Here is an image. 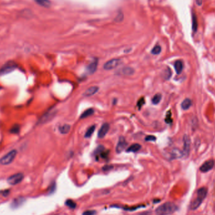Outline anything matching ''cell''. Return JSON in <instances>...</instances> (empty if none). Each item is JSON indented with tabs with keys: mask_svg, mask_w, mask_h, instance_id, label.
<instances>
[{
	"mask_svg": "<svg viewBox=\"0 0 215 215\" xmlns=\"http://www.w3.org/2000/svg\"><path fill=\"white\" fill-rule=\"evenodd\" d=\"M196 3L199 6L201 5H202V0H196Z\"/></svg>",
	"mask_w": 215,
	"mask_h": 215,
	"instance_id": "34",
	"label": "cell"
},
{
	"mask_svg": "<svg viewBox=\"0 0 215 215\" xmlns=\"http://www.w3.org/2000/svg\"><path fill=\"white\" fill-rule=\"evenodd\" d=\"M145 140L146 141H155L156 140V137L155 136L153 135H148L147 136L145 137Z\"/></svg>",
	"mask_w": 215,
	"mask_h": 215,
	"instance_id": "33",
	"label": "cell"
},
{
	"mask_svg": "<svg viewBox=\"0 0 215 215\" xmlns=\"http://www.w3.org/2000/svg\"><path fill=\"white\" fill-rule=\"evenodd\" d=\"M16 64L14 62H8L0 68V76L5 75L12 72L16 68Z\"/></svg>",
	"mask_w": 215,
	"mask_h": 215,
	"instance_id": "3",
	"label": "cell"
},
{
	"mask_svg": "<svg viewBox=\"0 0 215 215\" xmlns=\"http://www.w3.org/2000/svg\"><path fill=\"white\" fill-rule=\"evenodd\" d=\"M98 90H99V88L97 87V86H92V87H91V88H88L86 91L84 92L83 96H86V97L91 96H92V95H95L96 93L98 91Z\"/></svg>",
	"mask_w": 215,
	"mask_h": 215,
	"instance_id": "12",
	"label": "cell"
},
{
	"mask_svg": "<svg viewBox=\"0 0 215 215\" xmlns=\"http://www.w3.org/2000/svg\"><path fill=\"white\" fill-rule=\"evenodd\" d=\"M66 205L71 209H74L76 207V203L73 200H71V199H68L66 201Z\"/></svg>",
	"mask_w": 215,
	"mask_h": 215,
	"instance_id": "26",
	"label": "cell"
},
{
	"mask_svg": "<svg viewBox=\"0 0 215 215\" xmlns=\"http://www.w3.org/2000/svg\"><path fill=\"white\" fill-rule=\"evenodd\" d=\"M98 64V61L97 59H95L88 66L87 70L89 74H93L94 73H95V71L97 69Z\"/></svg>",
	"mask_w": 215,
	"mask_h": 215,
	"instance_id": "13",
	"label": "cell"
},
{
	"mask_svg": "<svg viewBox=\"0 0 215 215\" xmlns=\"http://www.w3.org/2000/svg\"><path fill=\"white\" fill-rule=\"evenodd\" d=\"M95 128H96V126L95 125H92L91 126H90L88 129V130L86 131V134H85V138H89L92 135V133H94L95 130Z\"/></svg>",
	"mask_w": 215,
	"mask_h": 215,
	"instance_id": "21",
	"label": "cell"
},
{
	"mask_svg": "<svg viewBox=\"0 0 215 215\" xmlns=\"http://www.w3.org/2000/svg\"><path fill=\"white\" fill-rule=\"evenodd\" d=\"M182 156H183L182 152H181L180 150H174L173 151V152H172V157H173L174 159L180 158V157H181Z\"/></svg>",
	"mask_w": 215,
	"mask_h": 215,
	"instance_id": "25",
	"label": "cell"
},
{
	"mask_svg": "<svg viewBox=\"0 0 215 215\" xmlns=\"http://www.w3.org/2000/svg\"><path fill=\"white\" fill-rule=\"evenodd\" d=\"M183 142H184V145H183L182 154L184 157H188L189 155L190 148H191V140L188 135H185L184 136Z\"/></svg>",
	"mask_w": 215,
	"mask_h": 215,
	"instance_id": "4",
	"label": "cell"
},
{
	"mask_svg": "<svg viewBox=\"0 0 215 215\" xmlns=\"http://www.w3.org/2000/svg\"><path fill=\"white\" fill-rule=\"evenodd\" d=\"M23 178H24V176L23 174L18 173L9 177L7 181H8V184H10V185H15L22 181Z\"/></svg>",
	"mask_w": 215,
	"mask_h": 215,
	"instance_id": "5",
	"label": "cell"
},
{
	"mask_svg": "<svg viewBox=\"0 0 215 215\" xmlns=\"http://www.w3.org/2000/svg\"><path fill=\"white\" fill-rule=\"evenodd\" d=\"M207 195V189L205 187L199 188L197 191V198L200 200L203 201Z\"/></svg>",
	"mask_w": 215,
	"mask_h": 215,
	"instance_id": "11",
	"label": "cell"
},
{
	"mask_svg": "<svg viewBox=\"0 0 215 215\" xmlns=\"http://www.w3.org/2000/svg\"><path fill=\"white\" fill-rule=\"evenodd\" d=\"M134 73V69L130 67H125L121 68L116 71V74L118 76H129Z\"/></svg>",
	"mask_w": 215,
	"mask_h": 215,
	"instance_id": "8",
	"label": "cell"
},
{
	"mask_svg": "<svg viewBox=\"0 0 215 215\" xmlns=\"http://www.w3.org/2000/svg\"><path fill=\"white\" fill-rule=\"evenodd\" d=\"M165 121H166V122L168 124H170L172 122H173V119L171 118V111H169L166 114V119H165Z\"/></svg>",
	"mask_w": 215,
	"mask_h": 215,
	"instance_id": "28",
	"label": "cell"
},
{
	"mask_svg": "<svg viewBox=\"0 0 215 215\" xmlns=\"http://www.w3.org/2000/svg\"><path fill=\"white\" fill-rule=\"evenodd\" d=\"M109 129H110V125L108 123H104L101 128L99 129V130L98 132V137L99 139H102V138H104L106 135L107 134V133L109 131Z\"/></svg>",
	"mask_w": 215,
	"mask_h": 215,
	"instance_id": "9",
	"label": "cell"
},
{
	"mask_svg": "<svg viewBox=\"0 0 215 215\" xmlns=\"http://www.w3.org/2000/svg\"><path fill=\"white\" fill-rule=\"evenodd\" d=\"M198 18L196 13L192 12V31L194 32H196L198 30Z\"/></svg>",
	"mask_w": 215,
	"mask_h": 215,
	"instance_id": "15",
	"label": "cell"
},
{
	"mask_svg": "<svg viewBox=\"0 0 215 215\" xmlns=\"http://www.w3.org/2000/svg\"><path fill=\"white\" fill-rule=\"evenodd\" d=\"M161 50H162L161 47L160 45H157L153 48L151 52L154 55H158V54H159L160 53Z\"/></svg>",
	"mask_w": 215,
	"mask_h": 215,
	"instance_id": "27",
	"label": "cell"
},
{
	"mask_svg": "<svg viewBox=\"0 0 215 215\" xmlns=\"http://www.w3.org/2000/svg\"><path fill=\"white\" fill-rule=\"evenodd\" d=\"M178 209L176 204L172 202H166L155 210L156 215H170L175 213Z\"/></svg>",
	"mask_w": 215,
	"mask_h": 215,
	"instance_id": "1",
	"label": "cell"
},
{
	"mask_svg": "<svg viewBox=\"0 0 215 215\" xmlns=\"http://www.w3.org/2000/svg\"><path fill=\"white\" fill-rule=\"evenodd\" d=\"M121 64V60L120 59H113L106 62L104 65L105 70H111L119 66Z\"/></svg>",
	"mask_w": 215,
	"mask_h": 215,
	"instance_id": "6",
	"label": "cell"
},
{
	"mask_svg": "<svg viewBox=\"0 0 215 215\" xmlns=\"http://www.w3.org/2000/svg\"><path fill=\"white\" fill-rule=\"evenodd\" d=\"M53 113H54L53 112H48L47 114H45L44 117H42V119H41L42 121H44H44H46L47 120H48L49 118H51L50 117H52V116L51 115V114H52Z\"/></svg>",
	"mask_w": 215,
	"mask_h": 215,
	"instance_id": "29",
	"label": "cell"
},
{
	"mask_svg": "<svg viewBox=\"0 0 215 215\" xmlns=\"http://www.w3.org/2000/svg\"><path fill=\"white\" fill-rule=\"evenodd\" d=\"M96 212L94 210H87L83 213V215H95Z\"/></svg>",
	"mask_w": 215,
	"mask_h": 215,
	"instance_id": "32",
	"label": "cell"
},
{
	"mask_svg": "<svg viewBox=\"0 0 215 215\" xmlns=\"http://www.w3.org/2000/svg\"><path fill=\"white\" fill-rule=\"evenodd\" d=\"M20 130V126L17 125H14L10 130V132H11V133H17L18 132H19Z\"/></svg>",
	"mask_w": 215,
	"mask_h": 215,
	"instance_id": "30",
	"label": "cell"
},
{
	"mask_svg": "<svg viewBox=\"0 0 215 215\" xmlns=\"http://www.w3.org/2000/svg\"><path fill=\"white\" fill-rule=\"evenodd\" d=\"M144 104H145V99H144V98H140L138 101V102H137V106L139 107V108L140 109L142 107V106Z\"/></svg>",
	"mask_w": 215,
	"mask_h": 215,
	"instance_id": "31",
	"label": "cell"
},
{
	"mask_svg": "<svg viewBox=\"0 0 215 215\" xmlns=\"http://www.w3.org/2000/svg\"><path fill=\"white\" fill-rule=\"evenodd\" d=\"M184 68V64L182 61L178 60L176 61L174 63V69L176 70V73L177 74H181L182 73V71Z\"/></svg>",
	"mask_w": 215,
	"mask_h": 215,
	"instance_id": "14",
	"label": "cell"
},
{
	"mask_svg": "<svg viewBox=\"0 0 215 215\" xmlns=\"http://www.w3.org/2000/svg\"><path fill=\"white\" fill-rule=\"evenodd\" d=\"M127 143L125 140V139L123 137H120L119 139L118 144L116 148V150L117 153H120L123 151V150L126 147Z\"/></svg>",
	"mask_w": 215,
	"mask_h": 215,
	"instance_id": "10",
	"label": "cell"
},
{
	"mask_svg": "<svg viewBox=\"0 0 215 215\" xmlns=\"http://www.w3.org/2000/svg\"><path fill=\"white\" fill-rule=\"evenodd\" d=\"M39 5L44 7H49L51 6V2L49 0H35Z\"/></svg>",
	"mask_w": 215,
	"mask_h": 215,
	"instance_id": "22",
	"label": "cell"
},
{
	"mask_svg": "<svg viewBox=\"0 0 215 215\" xmlns=\"http://www.w3.org/2000/svg\"><path fill=\"white\" fill-rule=\"evenodd\" d=\"M141 148V145L139 143H135V144L132 145L130 147H129L126 150L128 152H137Z\"/></svg>",
	"mask_w": 215,
	"mask_h": 215,
	"instance_id": "18",
	"label": "cell"
},
{
	"mask_svg": "<svg viewBox=\"0 0 215 215\" xmlns=\"http://www.w3.org/2000/svg\"><path fill=\"white\" fill-rule=\"evenodd\" d=\"M70 129V126L69 125H64L59 128V131L62 134H67L69 133Z\"/></svg>",
	"mask_w": 215,
	"mask_h": 215,
	"instance_id": "19",
	"label": "cell"
},
{
	"mask_svg": "<svg viewBox=\"0 0 215 215\" xmlns=\"http://www.w3.org/2000/svg\"><path fill=\"white\" fill-rule=\"evenodd\" d=\"M162 99V95L161 94H159V93H158V94H157L155 95L152 99V102L154 104H159V102L160 101V100Z\"/></svg>",
	"mask_w": 215,
	"mask_h": 215,
	"instance_id": "24",
	"label": "cell"
},
{
	"mask_svg": "<svg viewBox=\"0 0 215 215\" xmlns=\"http://www.w3.org/2000/svg\"><path fill=\"white\" fill-rule=\"evenodd\" d=\"M203 203V201L200 200L199 199H198V198L196 199H195L194 201H192L191 202V204H190V208L192 210H195L196 209H198V207H199V206L201 204V203Z\"/></svg>",
	"mask_w": 215,
	"mask_h": 215,
	"instance_id": "16",
	"label": "cell"
},
{
	"mask_svg": "<svg viewBox=\"0 0 215 215\" xmlns=\"http://www.w3.org/2000/svg\"><path fill=\"white\" fill-rule=\"evenodd\" d=\"M214 166V161L211 159L204 162L202 164V166L200 167L199 169L200 171L202 172V173H207V172L211 170Z\"/></svg>",
	"mask_w": 215,
	"mask_h": 215,
	"instance_id": "7",
	"label": "cell"
},
{
	"mask_svg": "<svg viewBox=\"0 0 215 215\" xmlns=\"http://www.w3.org/2000/svg\"><path fill=\"white\" fill-rule=\"evenodd\" d=\"M17 154V152L16 150H11V151L9 152L8 154H6L1 159H0V164L2 165H5V166L11 164L14 160V159H15Z\"/></svg>",
	"mask_w": 215,
	"mask_h": 215,
	"instance_id": "2",
	"label": "cell"
},
{
	"mask_svg": "<svg viewBox=\"0 0 215 215\" xmlns=\"http://www.w3.org/2000/svg\"><path fill=\"white\" fill-rule=\"evenodd\" d=\"M191 105H192L191 100L189 98H186L182 102L181 108H182V109L184 110H187L189 109V108L191 106Z\"/></svg>",
	"mask_w": 215,
	"mask_h": 215,
	"instance_id": "17",
	"label": "cell"
},
{
	"mask_svg": "<svg viewBox=\"0 0 215 215\" xmlns=\"http://www.w3.org/2000/svg\"><path fill=\"white\" fill-rule=\"evenodd\" d=\"M94 113V110L92 108H89L87 110H86L85 111H84V113L81 115V118H86L88 117L91 116L92 114Z\"/></svg>",
	"mask_w": 215,
	"mask_h": 215,
	"instance_id": "20",
	"label": "cell"
},
{
	"mask_svg": "<svg viewBox=\"0 0 215 215\" xmlns=\"http://www.w3.org/2000/svg\"><path fill=\"white\" fill-rule=\"evenodd\" d=\"M172 76V71L170 69V68L167 67L166 70L164 71L163 73V77L165 79L168 80L170 79V77Z\"/></svg>",
	"mask_w": 215,
	"mask_h": 215,
	"instance_id": "23",
	"label": "cell"
}]
</instances>
